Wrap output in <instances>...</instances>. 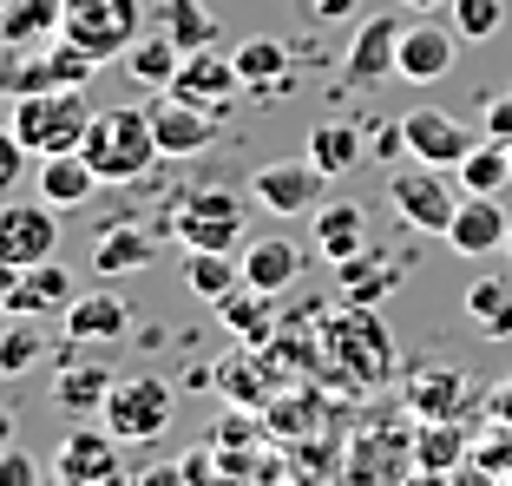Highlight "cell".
I'll return each instance as SVG.
<instances>
[{
	"mask_svg": "<svg viewBox=\"0 0 512 486\" xmlns=\"http://www.w3.org/2000/svg\"><path fill=\"white\" fill-rule=\"evenodd\" d=\"M14 447V408H0V454Z\"/></svg>",
	"mask_w": 512,
	"mask_h": 486,
	"instance_id": "cell-47",
	"label": "cell"
},
{
	"mask_svg": "<svg viewBox=\"0 0 512 486\" xmlns=\"http://www.w3.org/2000/svg\"><path fill=\"white\" fill-rule=\"evenodd\" d=\"M243 217H250L243 191H230V184H191V191L171 198L158 230H171L184 250H243Z\"/></svg>",
	"mask_w": 512,
	"mask_h": 486,
	"instance_id": "cell-2",
	"label": "cell"
},
{
	"mask_svg": "<svg viewBox=\"0 0 512 486\" xmlns=\"http://www.w3.org/2000/svg\"><path fill=\"white\" fill-rule=\"evenodd\" d=\"M125 79H132V86H151V92H171V79H178V66H184V53L178 46L165 40V33H145V40L132 46V53H125Z\"/></svg>",
	"mask_w": 512,
	"mask_h": 486,
	"instance_id": "cell-31",
	"label": "cell"
},
{
	"mask_svg": "<svg viewBox=\"0 0 512 486\" xmlns=\"http://www.w3.org/2000/svg\"><path fill=\"white\" fill-rule=\"evenodd\" d=\"M184 283H191V296H204V303H224L230 289L243 283V263L230 257V250H184Z\"/></svg>",
	"mask_w": 512,
	"mask_h": 486,
	"instance_id": "cell-32",
	"label": "cell"
},
{
	"mask_svg": "<svg viewBox=\"0 0 512 486\" xmlns=\"http://www.w3.org/2000/svg\"><path fill=\"white\" fill-rule=\"evenodd\" d=\"M14 276L20 270H7V263H0V322H14Z\"/></svg>",
	"mask_w": 512,
	"mask_h": 486,
	"instance_id": "cell-46",
	"label": "cell"
},
{
	"mask_svg": "<svg viewBox=\"0 0 512 486\" xmlns=\"http://www.w3.org/2000/svg\"><path fill=\"white\" fill-rule=\"evenodd\" d=\"M316 250L329 263H348L368 250V211L362 204H322L316 211Z\"/></svg>",
	"mask_w": 512,
	"mask_h": 486,
	"instance_id": "cell-28",
	"label": "cell"
},
{
	"mask_svg": "<svg viewBox=\"0 0 512 486\" xmlns=\"http://www.w3.org/2000/svg\"><path fill=\"white\" fill-rule=\"evenodd\" d=\"M506 257H512V237H506Z\"/></svg>",
	"mask_w": 512,
	"mask_h": 486,
	"instance_id": "cell-50",
	"label": "cell"
},
{
	"mask_svg": "<svg viewBox=\"0 0 512 486\" xmlns=\"http://www.w3.org/2000/svg\"><path fill=\"white\" fill-rule=\"evenodd\" d=\"M112 381H119V375H112V368H99V362H66L60 381H53V408L73 414V421H92V414L106 408Z\"/></svg>",
	"mask_w": 512,
	"mask_h": 486,
	"instance_id": "cell-26",
	"label": "cell"
},
{
	"mask_svg": "<svg viewBox=\"0 0 512 486\" xmlns=\"http://www.w3.org/2000/svg\"><path fill=\"white\" fill-rule=\"evenodd\" d=\"M151 132H158V152L165 158H197V152H211L217 112H204V106H191V99H178V92H165V99H151Z\"/></svg>",
	"mask_w": 512,
	"mask_h": 486,
	"instance_id": "cell-15",
	"label": "cell"
},
{
	"mask_svg": "<svg viewBox=\"0 0 512 486\" xmlns=\"http://www.w3.org/2000/svg\"><path fill=\"white\" fill-rule=\"evenodd\" d=\"M506 152H512V145H506Z\"/></svg>",
	"mask_w": 512,
	"mask_h": 486,
	"instance_id": "cell-52",
	"label": "cell"
},
{
	"mask_svg": "<svg viewBox=\"0 0 512 486\" xmlns=\"http://www.w3.org/2000/svg\"><path fill=\"white\" fill-rule=\"evenodd\" d=\"M342 270V283H348V296H362V309L368 303H381L394 283H401V263L394 257H381V250H362V257H348V263H335Z\"/></svg>",
	"mask_w": 512,
	"mask_h": 486,
	"instance_id": "cell-35",
	"label": "cell"
},
{
	"mask_svg": "<svg viewBox=\"0 0 512 486\" xmlns=\"http://www.w3.org/2000/svg\"><path fill=\"white\" fill-rule=\"evenodd\" d=\"M467 401H473L467 375L447 368V362H421V368H414V381H407V408L427 414V421H453Z\"/></svg>",
	"mask_w": 512,
	"mask_h": 486,
	"instance_id": "cell-21",
	"label": "cell"
},
{
	"mask_svg": "<svg viewBox=\"0 0 512 486\" xmlns=\"http://www.w3.org/2000/svg\"><path fill=\"white\" fill-rule=\"evenodd\" d=\"M296 7L309 20H329V27L335 20H362V0H296Z\"/></svg>",
	"mask_w": 512,
	"mask_h": 486,
	"instance_id": "cell-42",
	"label": "cell"
},
{
	"mask_svg": "<svg viewBox=\"0 0 512 486\" xmlns=\"http://www.w3.org/2000/svg\"><path fill=\"white\" fill-rule=\"evenodd\" d=\"M506 92H512V86H506Z\"/></svg>",
	"mask_w": 512,
	"mask_h": 486,
	"instance_id": "cell-54",
	"label": "cell"
},
{
	"mask_svg": "<svg viewBox=\"0 0 512 486\" xmlns=\"http://www.w3.org/2000/svg\"><path fill=\"white\" fill-rule=\"evenodd\" d=\"M506 237H512V217L499 198H460V211L447 224V243L460 257H493V250H506Z\"/></svg>",
	"mask_w": 512,
	"mask_h": 486,
	"instance_id": "cell-19",
	"label": "cell"
},
{
	"mask_svg": "<svg viewBox=\"0 0 512 486\" xmlns=\"http://www.w3.org/2000/svg\"><path fill=\"white\" fill-rule=\"evenodd\" d=\"M60 250V217H53V204L33 198H0V263L7 270H33V263H46Z\"/></svg>",
	"mask_w": 512,
	"mask_h": 486,
	"instance_id": "cell-8",
	"label": "cell"
},
{
	"mask_svg": "<svg viewBox=\"0 0 512 486\" xmlns=\"http://www.w3.org/2000/svg\"><path fill=\"white\" fill-rule=\"evenodd\" d=\"M151 33H165L178 53H204V46H217V14L204 0H158L151 7Z\"/></svg>",
	"mask_w": 512,
	"mask_h": 486,
	"instance_id": "cell-25",
	"label": "cell"
},
{
	"mask_svg": "<svg viewBox=\"0 0 512 486\" xmlns=\"http://www.w3.org/2000/svg\"><path fill=\"white\" fill-rule=\"evenodd\" d=\"M60 40H73L92 60H125L138 40H145V0H66Z\"/></svg>",
	"mask_w": 512,
	"mask_h": 486,
	"instance_id": "cell-6",
	"label": "cell"
},
{
	"mask_svg": "<svg viewBox=\"0 0 512 486\" xmlns=\"http://www.w3.org/2000/svg\"><path fill=\"white\" fill-rule=\"evenodd\" d=\"M7 125L27 145V158H53V152L86 145L92 106H86V92H27V99H7Z\"/></svg>",
	"mask_w": 512,
	"mask_h": 486,
	"instance_id": "cell-3",
	"label": "cell"
},
{
	"mask_svg": "<svg viewBox=\"0 0 512 486\" xmlns=\"http://www.w3.org/2000/svg\"><path fill=\"white\" fill-rule=\"evenodd\" d=\"M414 460H421V467H434V473L467 467V460H473L467 427H460V421H427V427H421V441H414Z\"/></svg>",
	"mask_w": 512,
	"mask_h": 486,
	"instance_id": "cell-34",
	"label": "cell"
},
{
	"mask_svg": "<svg viewBox=\"0 0 512 486\" xmlns=\"http://www.w3.org/2000/svg\"><path fill=\"white\" fill-rule=\"evenodd\" d=\"M33 184H40V198L53 204V211H79V204L99 191V171L86 165V152H53L33 165Z\"/></svg>",
	"mask_w": 512,
	"mask_h": 486,
	"instance_id": "cell-22",
	"label": "cell"
},
{
	"mask_svg": "<svg viewBox=\"0 0 512 486\" xmlns=\"http://www.w3.org/2000/svg\"><path fill=\"white\" fill-rule=\"evenodd\" d=\"M467 322H480L486 342H512V276H473L467 283Z\"/></svg>",
	"mask_w": 512,
	"mask_h": 486,
	"instance_id": "cell-30",
	"label": "cell"
},
{
	"mask_svg": "<svg viewBox=\"0 0 512 486\" xmlns=\"http://www.w3.org/2000/svg\"><path fill=\"white\" fill-rule=\"evenodd\" d=\"M138 486H191V480H184L178 460H165V467H145V473H138Z\"/></svg>",
	"mask_w": 512,
	"mask_h": 486,
	"instance_id": "cell-44",
	"label": "cell"
},
{
	"mask_svg": "<svg viewBox=\"0 0 512 486\" xmlns=\"http://www.w3.org/2000/svg\"><path fill=\"white\" fill-rule=\"evenodd\" d=\"M211 309L237 342H270V329H276V296H263V289H250V283H237L224 303H211Z\"/></svg>",
	"mask_w": 512,
	"mask_h": 486,
	"instance_id": "cell-29",
	"label": "cell"
},
{
	"mask_svg": "<svg viewBox=\"0 0 512 486\" xmlns=\"http://www.w3.org/2000/svg\"><path fill=\"white\" fill-rule=\"evenodd\" d=\"M53 486H60V480H53Z\"/></svg>",
	"mask_w": 512,
	"mask_h": 486,
	"instance_id": "cell-53",
	"label": "cell"
},
{
	"mask_svg": "<svg viewBox=\"0 0 512 486\" xmlns=\"http://www.w3.org/2000/svg\"><path fill=\"white\" fill-rule=\"evenodd\" d=\"M460 198H467V191H460V171H447V165H421V158H407V165H394V178H388L394 217H401L407 230H421V237H447Z\"/></svg>",
	"mask_w": 512,
	"mask_h": 486,
	"instance_id": "cell-5",
	"label": "cell"
},
{
	"mask_svg": "<svg viewBox=\"0 0 512 486\" xmlns=\"http://www.w3.org/2000/svg\"><path fill=\"white\" fill-rule=\"evenodd\" d=\"M99 486H138V473H112V480H99Z\"/></svg>",
	"mask_w": 512,
	"mask_h": 486,
	"instance_id": "cell-49",
	"label": "cell"
},
{
	"mask_svg": "<svg viewBox=\"0 0 512 486\" xmlns=\"http://www.w3.org/2000/svg\"><path fill=\"white\" fill-rule=\"evenodd\" d=\"M302 158L335 184V178H348V171L368 158V132H362V125H348V119H322L316 132H309V152H302Z\"/></svg>",
	"mask_w": 512,
	"mask_h": 486,
	"instance_id": "cell-23",
	"label": "cell"
},
{
	"mask_svg": "<svg viewBox=\"0 0 512 486\" xmlns=\"http://www.w3.org/2000/svg\"><path fill=\"white\" fill-rule=\"evenodd\" d=\"M40 355H46V335H40V322H33V316L0 322V375H27Z\"/></svg>",
	"mask_w": 512,
	"mask_h": 486,
	"instance_id": "cell-36",
	"label": "cell"
},
{
	"mask_svg": "<svg viewBox=\"0 0 512 486\" xmlns=\"http://www.w3.org/2000/svg\"><path fill=\"white\" fill-rule=\"evenodd\" d=\"M506 486H512V467H506Z\"/></svg>",
	"mask_w": 512,
	"mask_h": 486,
	"instance_id": "cell-51",
	"label": "cell"
},
{
	"mask_svg": "<svg viewBox=\"0 0 512 486\" xmlns=\"http://www.w3.org/2000/svg\"><path fill=\"white\" fill-rule=\"evenodd\" d=\"M132 335V303L112 296V289H86L66 309V349H86V342H119Z\"/></svg>",
	"mask_w": 512,
	"mask_h": 486,
	"instance_id": "cell-18",
	"label": "cell"
},
{
	"mask_svg": "<svg viewBox=\"0 0 512 486\" xmlns=\"http://www.w3.org/2000/svg\"><path fill=\"white\" fill-rule=\"evenodd\" d=\"M506 184H512V152L493 145V138H480L467 152V165H460V191H467V198H499Z\"/></svg>",
	"mask_w": 512,
	"mask_h": 486,
	"instance_id": "cell-33",
	"label": "cell"
},
{
	"mask_svg": "<svg viewBox=\"0 0 512 486\" xmlns=\"http://www.w3.org/2000/svg\"><path fill=\"white\" fill-rule=\"evenodd\" d=\"M151 250H158V230L132 224V217H112V224L92 230V270H99V276H138V270H151Z\"/></svg>",
	"mask_w": 512,
	"mask_h": 486,
	"instance_id": "cell-16",
	"label": "cell"
},
{
	"mask_svg": "<svg viewBox=\"0 0 512 486\" xmlns=\"http://www.w3.org/2000/svg\"><path fill=\"white\" fill-rule=\"evenodd\" d=\"M119 434H112L106 421L92 427V421H79V427H66V441H60V454H53V480L60 486H99V480H112L119 473Z\"/></svg>",
	"mask_w": 512,
	"mask_h": 486,
	"instance_id": "cell-10",
	"label": "cell"
},
{
	"mask_svg": "<svg viewBox=\"0 0 512 486\" xmlns=\"http://www.w3.org/2000/svg\"><path fill=\"white\" fill-rule=\"evenodd\" d=\"M322 171L309 165V158H276V165H256V178H250V191H256V204L270 217H316L322 211Z\"/></svg>",
	"mask_w": 512,
	"mask_h": 486,
	"instance_id": "cell-9",
	"label": "cell"
},
{
	"mask_svg": "<svg viewBox=\"0 0 512 486\" xmlns=\"http://www.w3.org/2000/svg\"><path fill=\"white\" fill-rule=\"evenodd\" d=\"M230 60H237V73H243V92H263V99L289 92V79H296V73H289V46L270 40V33H250Z\"/></svg>",
	"mask_w": 512,
	"mask_h": 486,
	"instance_id": "cell-24",
	"label": "cell"
},
{
	"mask_svg": "<svg viewBox=\"0 0 512 486\" xmlns=\"http://www.w3.org/2000/svg\"><path fill=\"white\" fill-rule=\"evenodd\" d=\"M217 447H250V414H224V427H217Z\"/></svg>",
	"mask_w": 512,
	"mask_h": 486,
	"instance_id": "cell-43",
	"label": "cell"
},
{
	"mask_svg": "<svg viewBox=\"0 0 512 486\" xmlns=\"http://www.w3.org/2000/svg\"><path fill=\"white\" fill-rule=\"evenodd\" d=\"M368 158H381V165L407 158V132H401V119H394V125H375V132H368Z\"/></svg>",
	"mask_w": 512,
	"mask_h": 486,
	"instance_id": "cell-41",
	"label": "cell"
},
{
	"mask_svg": "<svg viewBox=\"0 0 512 486\" xmlns=\"http://www.w3.org/2000/svg\"><path fill=\"white\" fill-rule=\"evenodd\" d=\"M401 132H407V158H421V165H447V171H460V165H467V152L480 145L467 125L453 119V112H440V106L401 112Z\"/></svg>",
	"mask_w": 512,
	"mask_h": 486,
	"instance_id": "cell-11",
	"label": "cell"
},
{
	"mask_svg": "<svg viewBox=\"0 0 512 486\" xmlns=\"http://www.w3.org/2000/svg\"><path fill=\"white\" fill-rule=\"evenodd\" d=\"M66 0H0V46H46L60 40Z\"/></svg>",
	"mask_w": 512,
	"mask_h": 486,
	"instance_id": "cell-27",
	"label": "cell"
},
{
	"mask_svg": "<svg viewBox=\"0 0 512 486\" xmlns=\"http://www.w3.org/2000/svg\"><path fill=\"white\" fill-rule=\"evenodd\" d=\"M20 178H27V145L14 138V125H0V198H14Z\"/></svg>",
	"mask_w": 512,
	"mask_h": 486,
	"instance_id": "cell-38",
	"label": "cell"
},
{
	"mask_svg": "<svg viewBox=\"0 0 512 486\" xmlns=\"http://www.w3.org/2000/svg\"><path fill=\"white\" fill-rule=\"evenodd\" d=\"M171 92H178V99H191V106H204V112H230V106H237V92H243V73H237V60H230V53L204 46V53H184Z\"/></svg>",
	"mask_w": 512,
	"mask_h": 486,
	"instance_id": "cell-14",
	"label": "cell"
},
{
	"mask_svg": "<svg viewBox=\"0 0 512 486\" xmlns=\"http://www.w3.org/2000/svg\"><path fill=\"white\" fill-rule=\"evenodd\" d=\"M480 138L512 145V92H499V99H486V106H480Z\"/></svg>",
	"mask_w": 512,
	"mask_h": 486,
	"instance_id": "cell-40",
	"label": "cell"
},
{
	"mask_svg": "<svg viewBox=\"0 0 512 486\" xmlns=\"http://www.w3.org/2000/svg\"><path fill=\"white\" fill-rule=\"evenodd\" d=\"M237 263H243V283H250V289L283 296V289L302 276V243L283 237V230H270V237H250V243H243Z\"/></svg>",
	"mask_w": 512,
	"mask_h": 486,
	"instance_id": "cell-17",
	"label": "cell"
},
{
	"mask_svg": "<svg viewBox=\"0 0 512 486\" xmlns=\"http://www.w3.org/2000/svg\"><path fill=\"white\" fill-rule=\"evenodd\" d=\"M171 414H178V395H171L165 375H119L106 408H99V421H106L125 447H151L171 427Z\"/></svg>",
	"mask_w": 512,
	"mask_h": 486,
	"instance_id": "cell-7",
	"label": "cell"
},
{
	"mask_svg": "<svg viewBox=\"0 0 512 486\" xmlns=\"http://www.w3.org/2000/svg\"><path fill=\"white\" fill-rule=\"evenodd\" d=\"M0 486H46V473L27 447H7V454H0Z\"/></svg>",
	"mask_w": 512,
	"mask_h": 486,
	"instance_id": "cell-39",
	"label": "cell"
},
{
	"mask_svg": "<svg viewBox=\"0 0 512 486\" xmlns=\"http://www.w3.org/2000/svg\"><path fill=\"white\" fill-rule=\"evenodd\" d=\"M401 7H414V14H434V7H453V0H401Z\"/></svg>",
	"mask_w": 512,
	"mask_h": 486,
	"instance_id": "cell-48",
	"label": "cell"
},
{
	"mask_svg": "<svg viewBox=\"0 0 512 486\" xmlns=\"http://www.w3.org/2000/svg\"><path fill=\"white\" fill-rule=\"evenodd\" d=\"M79 152L99 171V184H138L165 158L158 152V132H151V106H99Z\"/></svg>",
	"mask_w": 512,
	"mask_h": 486,
	"instance_id": "cell-1",
	"label": "cell"
},
{
	"mask_svg": "<svg viewBox=\"0 0 512 486\" xmlns=\"http://www.w3.org/2000/svg\"><path fill=\"white\" fill-rule=\"evenodd\" d=\"M486 414H493V421H512V375L499 381L493 395H486Z\"/></svg>",
	"mask_w": 512,
	"mask_h": 486,
	"instance_id": "cell-45",
	"label": "cell"
},
{
	"mask_svg": "<svg viewBox=\"0 0 512 486\" xmlns=\"http://www.w3.org/2000/svg\"><path fill=\"white\" fill-rule=\"evenodd\" d=\"M453 33L460 40H493L499 27H506V0H453Z\"/></svg>",
	"mask_w": 512,
	"mask_h": 486,
	"instance_id": "cell-37",
	"label": "cell"
},
{
	"mask_svg": "<svg viewBox=\"0 0 512 486\" xmlns=\"http://www.w3.org/2000/svg\"><path fill=\"white\" fill-rule=\"evenodd\" d=\"M73 270H66L60 257H46V263H33V270H20L14 276V316H33V322H46V316H66L73 309Z\"/></svg>",
	"mask_w": 512,
	"mask_h": 486,
	"instance_id": "cell-20",
	"label": "cell"
},
{
	"mask_svg": "<svg viewBox=\"0 0 512 486\" xmlns=\"http://www.w3.org/2000/svg\"><path fill=\"white\" fill-rule=\"evenodd\" d=\"M453 53H460V33L440 27V20L414 14L401 27V60H394V79H407V86H434V79L453 73Z\"/></svg>",
	"mask_w": 512,
	"mask_h": 486,
	"instance_id": "cell-12",
	"label": "cell"
},
{
	"mask_svg": "<svg viewBox=\"0 0 512 486\" xmlns=\"http://www.w3.org/2000/svg\"><path fill=\"white\" fill-rule=\"evenodd\" d=\"M99 60L79 53L73 40H46V46H7L0 53V99H27V92H86Z\"/></svg>",
	"mask_w": 512,
	"mask_h": 486,
	"instance_id": "cell-4",
	"label": "cell"
},
{
	"mask_svg": "<svg viewBox=\"0 0 512 486\" xmlns=\"http://www.w3.org/2000/svg\"><path fill=\"white\" fill-rule=\"evenodd\" d=\"M401 27H407V20H394V14H362V20H355L348 53H342V66H348L355 86H381V79H394V60H401Z\"/></svg>",
	"mask_w": 512,
	"mask_h": 486,
	"instance_id": "cell-13",
	"label": "cell"
}]
</instances>
